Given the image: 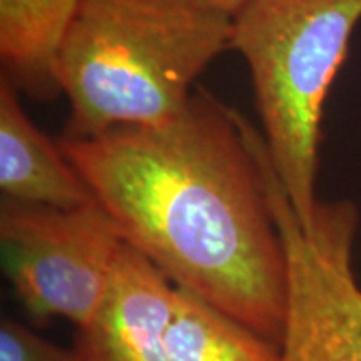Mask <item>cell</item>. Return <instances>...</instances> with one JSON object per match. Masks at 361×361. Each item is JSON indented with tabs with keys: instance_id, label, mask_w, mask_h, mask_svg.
Returning a JSON list of instances; mask_svg holds the SVG:
<instances>
[{
	"instance_id": "cell-1",
	"label": "cell",
	"mask_w": 361,
	"mask_h": 361,
	"mask_svg": "<svg viewBox=\"0 0 361 361\" xmlns=\"http://www.w3.org/2000/svg\"><path fill=\"white\" fill-rule=\"evenodd\" d=\"M59 146L126 245L281 346L286 255L238 111L197 89L166 123Z\"/></svg>"
},
{
	"instance_id": "cell-2",
	"label": "cell",
	"mask_w": 361,
	"mask_h": 361,
	"mask_svg": "<svg viewBox=\"0 0 361 361\" xmlns=\"http://www.w3.org/2000/svg\"><path fill=\"white\" fill-rule=\"evenodd\" d=\"M231 27L204 0H80L59 57L71 109L62 137L173 119L194 80L231 49Z\"/></svg>"
},
{
	"instance_id": "cell-3",
	"label": "cell",
	"mask_w": 361,
	"mask_h": 361,
	"mask_svg": "<svg viewBox=\"0 0 361 361\" xmlns=\"http://www.w3.org/2000/svg\"><path fill=\"white\" fill-rule=\"evenodd\" d=\"M361 20V0H252L233 17L231 49L251 72L263 139L301 226L319 200L323 107Z\"/></svg>"
},
{
	"instance_id": "cell-4",
	"label": "cell",
	"mask_w": 361,
	"mask_h": 361,
	"mask_svg": "<svg viewBox=\"0 0 361 361\" xmlns=\"http://www.w3.org/2000/svg\"><path fill=\"white\" fill-rule=\"evenodd\" d=\"M286 255L283 361H361V288L353 271L360 213L355 202L319 201L301 226L279 180L263 134L247 126Z\"/></svg>"
},
{
	"instance_id": "cell-5",
	"label": "cell",
	"mask_w": 361,
	"mask_h": 361,
	"mask_svg": "<svg viewBox=\"0 0 361 361\" xmlns=\"http://www.w3.org/2000/svg\"><path fill=\"white\" fill-rule=\"evenodd\" d=\"M124 241L97 202L62 207L0 202L4 273L32 318L82 326L109 284Z\"/></svg>"
},
{
	"instance_id": "cell-6",
	"label": "cell",
	"mask_w": 361,
	"mask_h": 361,
	"mask_svg": "<svg viewBox=\"0 0 361 361\" xmlns=\"http://www.w3.org/2000/svg\"><path fill=\"white\" fill-rule=\"evenodd\" d=\"M174 298L176 284L124 243L96 311L78 326V360L168 361Z\"/></svg>"
},
{
	"instance_id": "cell-7",
	"label": "cell",
	"mask_w": 361,
	"mask_h": 361,
	"mask_svg": "<svg viewBox=\"0 0 361 361\" xmlns=\"http://www.w3.org/2000/svg\"><path fill=\"white\" fill-rule=\"evenodd\" d=\"M11 79H0V191L2 200L72 209L92 202V192L59 144L20 106Z\"/></svg>"
},
{
	"instance_id": "cell-8",
	"label": "cell",
	"mask_w": 361,
	"mask_h": 361,
	"mask_svg": "<svg viewBox=\"0 0 361 361\" xmlns=\"http://www.w3.org/2000/svg\"><path fill=\"white\" fill-rule=\"evenodd\" d=\"M80 0H0L4 75L30 97L61 94L59 57Z\"/></svg>"
},
{
	"instance_id": "cell-9",
	"label": "cell",
	"mask_w": 361,
	"mask_h": 361,
	"mask_svg": "<svg viewBox=\"0 0 361 361\" xmlns=\"http://www.w3.org/2000/svg\"><path fill=\"white\" fill-rule=\"evenodd\" d=\"M168 361H283L281 346L196 293L176 286Z\"/></svg>"
},
{
	"instance_id": "cell-10",
	"label": "cell",
	"mask_w": 361,
	"mask_h": 361,
	"mask_svg": "<svg viewBox=\"0 0 361 361\" xmlns=\"http://www.w3.org/2000/svg\"><path fill=\"white\" fill-rule=\"evenodd\" d=\"M0 361H79L74 350L45 340L13 319L0 324Z\"/></svg>"
},
{
	"instance_id": "cell-11",
	"label": "cell",
	"mask_w": 361,
	"mask_h": 361,
	"mask_svg": "<svg viewBox=\"0 0 361 361\" xmlns=\"http://www.w3.org/2000/svg\"><path fill=\"white\" fill-rule=\"evenodd\" d=\"M204 2H207L209 6H213L216 8H219V11L228 13V16L234 17L239 11H243L247 4H251L252 0H204Z\"/></svg>"
}]
</instances>
